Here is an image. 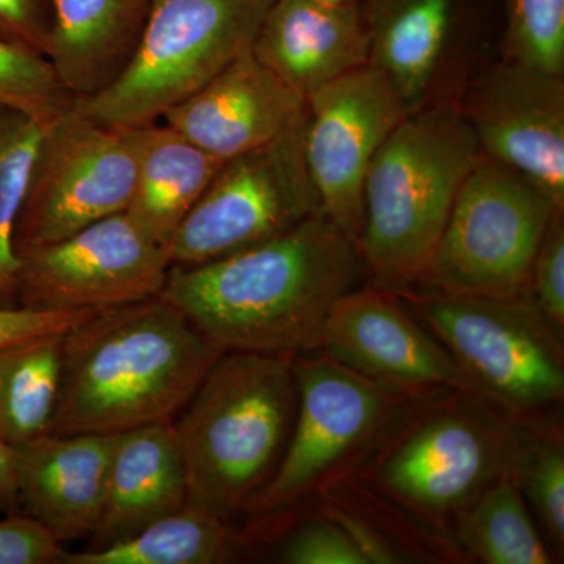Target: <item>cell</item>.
<instances>
[{
	"label": "cell",
	"mask_w": 564,
	"mask_h": 564,
	"mask_svg": "<svg viewBox=\"0 0 564 564\" xmlns=\"http://www.w3.org/2000/svg\"><path fill=\"white\" fill-rule=\"evenodd\" d=\"M62 334L0 351V437L17 445L50 434L62 373Z\"/></svg>",
	"instance_id": "cell-23"
},
{
	"label": "cell",
	"mask_w": 564,
	"mask_h": 564,
	"mask_svg": "<svg viewBox=\"0 0 564 564\" xmlns=\"http://www.w3.org/2000/svg\"><path fill=\"white\" fill-rule=\"evenodd\" d=\"M113 434H44L14 448L21 513L58 541L91 536L101 519Z\"/></svg>",
	"instance_id": "cell-19"
},
{
	"label": "cell",
	"mask_w": 564,
	"mask_h": 564,
	"mask_svg": "<svg viewBox=\"0 0 564 564\" xmlns=\"http://www.w3.org/2000/svg\"><path fill=\"white\" fill-rule=\"evenodd\" d=\"M480 154L456 101L411 111L393 129L364 184L359 252L380 285H419Z\"/></svg>",
	"instance_id": "cell-4"
},
{
	"label": "cell",
	"mask_w": 564,
	"mask_h": 564,
	"mask_svg": "<svg viewBox=\"0 0 564 564\" xmlns=\"http://www.w3.org/2000/svg\"><path fill=\"white\" fill-rule=\"evenodd\" d=\"M317 2L336 3V6H361L366 0H317Z\"/></svg>",
	"instance_id": "cell-36"
},
{
	"label": "cell",
	"mask_w": 564,
	"mask_h": 564,
	"mask_svg": "<svg viewBox=\"0 0 564 564\" xmlns=\"http://www.w3.org/2000/svg\"><path fill=\"white\" fill-rule=\"evenodd\" d=\"M505 466L556 552L564 549V444L558 430L510 429Z\"/></svg>",
	"instance_id": "cell-26"
},
{
	"label": "cell",
	"mask_w": 564,
	"mask_h": 564,
	"mask_svg": "<svg viewBox=\"0 0 564 564\" xmlns=\"http://www.w3.org/2000/svg\"><path fill=\"white\" fill-rule=\"evenodd\" d=\"M366 272L358 245L318 210L256 247L173 265L161 296L223 351L292 358L322 348L334 304Z\"/></svg>",
	"instance_id": "cell-1"
},
{
	"label": "cell",
	"mask_w": 564,
	"mask_h": 564,
	"mask_svg": "<svg viewBox=\"0 0 564 564\" xmlns=\"http://www.w3.org/2000/svg\"><path fill=\"white\" fill-rule=\"evenodd\" d=\"M0 510L6 514H20L17 473H14V448L0 437Z\"/></svg>",
	"instance_id": "cell-35"
},
{
	"label": "cell",
	"mask_w": 564,
	"mask_h": 564,
	"mask_svg": "<svg viewBox=\"0 0 564 564\" xmlns=\"http://www.w3.org/2000/svg\"><path fill=\"white\" fill-rule=\"evenodd\" d=\"M223 350L163 296L98 311L62 337L51 434L173 422Z\"/></svg>",
	"instance_id": "cell-2"
},
{
	"label": "cell",
	"mask_w": 564,
	"mask_h": 564,
	"mask_svg": "<svg viewBox=\"0 0 564 564\" xmlns=\"http://www.w3.org/2000/svg\"><path fill=\"white\" fill-rule=\"evenodd\" d=\"M288 564H369L336 519H314L289 534L278 551Z\"/></svg>",
	"instance_id": "cell-31"
},
{
	"label": "cell",
	"mask_w": 564,
	"mask_h": 564,
	"mask_svg": "<svg viewBox=\"0 0 564 564\" xmlns=\"http://www.w3.org/2000/svg\"><path fill=\"white\" fill-rule=\"evenodd\" d=\"M530 296L556 333L564 332V207L545 229L530 274Z\"/></svg>",
	"instance_id": "cell-30"
},
{
	"label": "cell",
	"mask_w": 564,
	"mask_h": 564,
	"mask_svg": "<svg viewBox=\"0 0 564 564\" xmlns=\"http://www.w3.org/2000/svg\"><path fill=\"white\" fill-rule=\"evenodd\" d=\"M295 411L291 358L223 351L173 421L187 507L226 522L245 510L276 470Z\"/></svg>",
	"instance_id": "cell-3"
},
{
	"label": "cell",
	"mask_w": 564,
	"mask_h": 564,
	"mask_svg": "<svg viewBox=\"0 0 564 564\" xmlns=\"http://www.w3.org/2000/svg\"><path fill=\"white\" fill-rule=\"evenodd\" d=\"M187 473L173 422L113 434L106 500L91 547L118 543L187 507Z\"/></svg>",
	"instance_id": "cell-20"
},
{
	"label": "cell",
	"mask_w": 564,
	"mask_h": 564,
	"mask_svg": "<svg viewBox=\"0 0 564 564\" xmlns=\"http://www.w3.org/2000/svg\"><path fill=\"white\" fill-rule=\"evenodd\" d=\"M154 0H51L50 58L74 99L95 95L124 68Z\"/></svg>",
	"instance_id": "cell-21"
},
{
	"label": "cell",
	"mask_w": 564,
	"mask_h": 564,
	"mask_svg": "<svg viewBox=\"0 0 564 564\" xmlns=\"http://www.w3.org/2000/svg\"><path fill=\"white\" fill-rule=\"evenodd\" d=\"M296 411L276 470L248 510L274 513L332 480L391 421L399 393L326 356L293 362Z\"/></svg>",
	"instance_id": "cell-10"
},
{
	"label": "cell",
	"mask_w": 564,
	"mask_h": 564,
	"mask_svg": "<svg viewBox=\"0 0 564 564\" xmlns=\"http://www.w3.org/2000/svg\"><path fill=\"white\" fill-rule=\"evenodd\" d=\"M43 126L18 111L0 113V307L18 304L20 256L14 229L28 191Z\"/></svg>",
	"instance_id": "cell-27"
},
{
	"label": "cell",
	"mask_w": 564,
	"mask_h": 564,
	"mask_svg": "<svg viewBox=\"0 0 564 564\" xmlns=\"http://www.w3.org/2000/svg\"><path fill=\"white\" fill-rule=\"evenodd\" d=\"M18 256V304L36 311L98 313L143 302L161 295L172 269L169 250L126 212Z\"/></svg>",
	"instance_id": "cell-11"
},
{
	"label": "cell",
	"mask_w": 564,
	"mask_h": 564,
	"mask_svg": "<svg viewBox=\"0 0 564 564\" xmlns=\"http://www.w3.org/2000/svg\"><path fill=\"white\" fill-rule=\"evenodd\" d=\"M456 102L481 154L564 206V74L497 57L470 77Z\"/></svg>",
	"instance_id": "cell-15"
},
{
	"label": "cell",
	"mask_w": 564,
	"mask_h": 564,
	"mask_svg": "<svg viewBox=\"0 0 564 564\" xmlns=\"http://www.w3.org/2000/svg\"><path fill=\"white\" fill-rule=\"evenodd\" d=\"M3 110H6V109H2V107H0V113H2Z\"/></svg>",
	"instance_id": "cell-37"
},
{
	"label": "cell",
	"mask_w": 564,
	"mask_h": 564,
	"mask_svg": "<svg viewBox=\"0 0 564 564\" xmlns=\"http://www.w3.org/2000/svg\"><path fill=\"white\" fill-rule=\"evenodd\" d=\"M499 57L564 74V0H503Z\"/></svg>",
	"instance_id": "cell-29"
},
{
	"label": "cell",
	"mask_w": 564,
	"mask_h": 564,
	"mask_svg": "<svg viewBox=\"0 0 564 564\" xmlns=\"http://www.w3.org/2000/svg\"><path fill=\"white\" fill-rule=\"evenodd\" d=\"M135 129L139 166L126 214L155 242L169 248L223 162L169 124L152 122Z\"/></svg>",
	"instance_id": "cell-22"
},
{
	"label": "cell",
	"mask_w": 564,
	"mask_h": 564,
	"mask_svg": "<svg viewBox=\"0 0 564 564\" xmlns=\"http://www.w3.org/2000/svg\"><path fill=\"white\" fill-rule=\"evenodd\" d=\"M406 115L391 82L372 65L352 70L304 99L307 172L323 212L358 248L367 173Z\"/></svg>",
	"instance_id": "cell-14"
},
{
	"label": "cell",
	"mask_w": 564,
	"mask_h": 564,
	"mask_svg": "<svg viewBox=\"0 0 564 564\" xmlns=\"http://www.w3.org/2000/svg\"><path fill=\"white\" fill-rule=\"evenodd\" d=\"M303 113L270 143L221 163L166 248L172 267L247 250L323 210L304 161Z\"/></svg>",
	"instance_id": "cell-9"
},
{
	"label": "cell",
	"mask_w": 564,
	"mask_h": 564,
	"mask_svg": "<svg viewBox=\"0 0 564 564\" xmlns=\"http://www.w3.org/2000/svg\"><path fill=\"white\" fill-rule=\"evenodd\" d=\"M231 544L228 522L185 507L106 547L62 551L58 564H214Z\"/></svg>",
	"instance_id": "cell-25"
},
{
	"label": "cell",
	"mask_w": 564,
	"mask_h": 564,
	"mask_svg": "<svg viewBox=\"0 0 564 564\" xmlns=\"http://www.w3.org/2000/svg\"><path fill=\"white\" fill-rule=\"evenodd\" d=\"M50 58L41 52L0 36V107L18 111L41 126L74 106Z\"/></svg>",
	"instance_id": "cell-28"
},
{
	"label": "cell",
	"mask_w": 564,
	"mask_h": 564,
	"mask_svg": "<svg viewBox=\"0 0 564 564\" xmlns=\"http://www.w3.org/2000/svg\"><path fill=\"white\" fill-rule=\"evenodd\" d=\"M560 207L533 182L480 154L419 285L451 295H530L534 256Z\"/></svg>",
	"instance_id": "cell-7"
},
{
	"label": "cell",
	"mask_w": 564,
	"mask_h": 564,
	"mask_svg": "<svg viewBox=\"0 0 564 564\" xmlns=\"http://www.w3.org/2000/svg\"><path fill=\"white\" fill-rule=\"evenodd\" d=\"M252 54L302 98L370 65V33L361 6L273 0Z\"/></svg>",
	"instance_id": "cell-18"
},
{
	"label": "cell",
	"mask_w": 564,
	"mask_h": 564,
	"mask_svg": "<svg viewBox=\"0 0 564 564\" xmlns=\"http://www.w3.org/2000/svg\"><path fill=\"white\" fill-rule=\"evenodd\" d=\"M62 545L25 514L0 519V564H58Z\"/></svg>",
	"instance_id": "cell-32"
},
{
	"label": "cell",
	"mask_w": 564,
	"mask_h": 564,
	"mask_svg": "<svg viewBox=\"0 0 564 564\" xmlns=\"http://www.w3.org/2000/svg\"><path fill=\"white\" fill-rule=\"evenodd\" d=\"M51 0H0V36L46 55L50 50Z\"/></svg>",
	"instance_id": "cell-33"
},
{
	"label": "cell",
	"mask_w": 564,
	"mask_h": 564,
	"mask_svg": "<svg viewBox=\"0 0 564 564\" xmlns=\"http://www.w3.org/2000/svg\"><path fill=\"white\" fill-rule=\"evenodd\" d=\"M395 293L454 356L477 399L513 415L562 402L563 336L532 296Z\"/></svg>",
	"instance_id": "cell-6"
},
{
	"label": "cell",
	"mask_w": 564,
	"mask_h": 564,
	"mask_svg": "<svg viewBox=\"0 0 564 564\" xmlns=\"http://www.w3.org/2000/svg\"><path fill=\"white\" fill-rule=\"evenodd\" d=\"M137 166V129L110 128L74 106L44 124L14 229L18 254L128 210Z\"/></svg>",
	"instance_id": "cell-8"
},
{
	"label": "cell",
	"mask_w": 564,
	"mask_h": 564,
	"mask_svg": "<svg viewBox=\"0 0 564 564\" xmlns=\"http://www.w3.org/2000/svg\"><path fill=\"white\" fill-rule=\"evenodd\" d=\"M322 348L334 361L399 395L436 389L474 395L454 356L383 285L352 289L334 304Z\"/></svg>",
	"instance_id": "cell-16"
},
{
	"label": "cell",
	"mask_w": 564,
	"mask_h": 564,
	"mask_svg": "<svg viewBox=\"0 0 564 564\" xmlns=\"http://www.w3.org/2000/svg\"><path fill=\"white\" fill-rule=\"evenodd\" d=\"M91 314L0 307V351L35 337L66 333Z\"/></svg>",
	"instance_id": "cell-34"
},
{
	"label": "cell",
	"mask_w": 564,
	"mask_h": 564,
	"mask_svg": "<svg viewBox=\"0 0 564 564\" xmlns=\"http://www.w3.org/2000/svg\"><path fill=\"white\" fill-rule=\"evenodd\" d=\"M370 65L408 113L458 101L488 52L486 0H366Z\"/></svg>",
	"instance_id": "cell-12"
},
{
	"label": "cell",
	"mask_w": 564,
	"mask_h": 564,
	"mask_svg": "<svg viewBox=\"0 0 564 564\" xmlns=\"http://www.w3.org/2000/svg\"><path fill=\"white\" fill-rule=\"evenodd\" d=\"M508 426L467 402L419 415L372 466L378 486L419 513L458 514L505 466Z\"/></svg>",
	"instance_id": "cell-13"
},
{
	"label": "cell",
	"mask_w": 564,
	"mask_h": 564,
	"mask_svg": "<svg viewBox=\"0 0 564 564\" xmlns=\"http://www.w3.org/2000/svg\"><path fill=\"white\" fill-rule=\"evenodd\" d=\"M273 0H154L131 58L74 109L101 124H152L250 51Z\"/></svg>",
	"instance_id": "cell-5"
},
{
	"label": "cell",
	"mask_w": 564,
	"mask_h": 564,
	"mask_svg": "<svg viewBox=\"0 0 564 564\" xmlns=\"http://www.w3.org/2000/svg\"><path fill=\"white\" fill-rule=\"evenodd\" d=\"M456 516L459 540L484 563H552L551 551L507 466Z\"/></svg>",
	"instance_id": "cell-24"
},
{
	"label": "cell",
	"mask_w": 564,
	"mask_h": 564,
	"mask_svg": "<svg viewBox=\"0 0 564 564\" xmlns=\"http://www.w3.org/2000/svg\"><path fill=\"white\" fill-rule=\"evenodd\" d=\"M303 110L304 98L250 50L163 120L207 154L226 162L280 137Z\"/></svg>",
	"instance_id": "cell-17"
}]
</instances>
